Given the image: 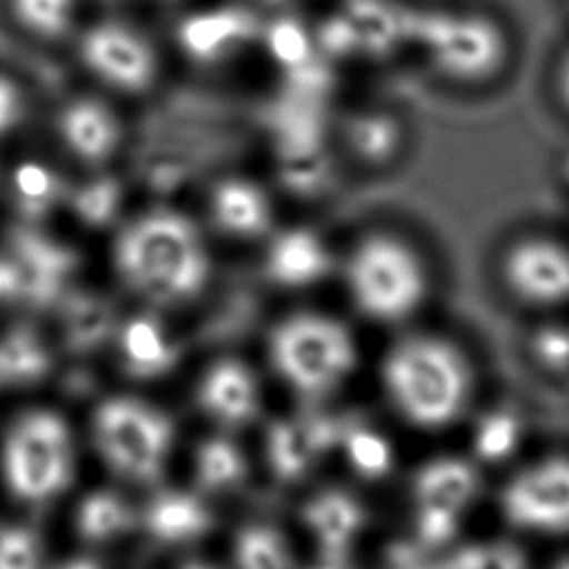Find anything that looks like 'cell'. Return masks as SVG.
Instances as JSON below:
<instances>
[{"instance_id":"obj_10","label":"cell","mask_w":569,"mask_h":569,"mask_svg":"<svg viewBox=\"0 0 569 569\" xmlns=\"http://www.w3.org/2000/svg\"><path fill=\"white\" fill-rule=\"evenodd\" d=\"M502 278L509 291L533 307L569 302V247L542 236L513 242L502 256Z\"/></svg>"},{"instance_id":"obj_8","label":"cell","mask_w":569,"mask_h":569,"mask_svg":"<svg viewBox=\"0 0 569 569\" xmlns=\"http://www.w3.org/2000/svg\"><path fill=\"white\" fill-rule=\"evenodd\" d=\"M427 51L447 76L473 82L500 69L507 44L487 18L438 16L427 24Z\"/></svg>"},{"instance_id":"obj_11","label":"cell","mask_w":569,"mask_h":569,"mask_svg":"<svg viewBox=\"0 0 569 569\" xmlns=\"http://www.w3.org/2000/svg\"><path fill=\"white\" fill-rule=\"evenodd\" d=\"M56 133L62 149L87 167L107 164L122 144L120 116L100 98H69L56 116Z\"/></svg>"},{"instance_id":"obj_9","label":"cell","mask_w":569,"mask_h":569,"mask_svg":"<svg viewBox=\"0 0 569 569\" xmlns=\"http://www.w3.org/2000/svg\"><path fill=\"white\" fill-rule=\"evenodd\" d=\"M502 516L513 527L538 533L569 531V460L547 458L507 482Z\"/></svg>"},{"instance_id":"obj_16","label":"cell","mask_w":569,"mask_h":569,"mask_svg":"<svg viewBox=\"0 0 569 569\" xmlns=\"http://www.w3.org/2000/svg\"><path fill=\"white\" fill-rule=\"evenodd\" d=\"M200 405L218 420L240 425L256 416L258 391L251 371L236 360H220L200 385Z\"/></svg>"},{"instance_id":"obj_5","label":"cell","mask_w":569,"mask_h":569,"mask_svg":"<svg viewBox=\"0 0 569 569\" xmlns=\"http://www.w3.org/2000/svg\"><path fill=\"white\" fill-rule=\"evenodd\" d=\"M2 467L16 498H53L71 478V436L64 420L51 411L24 413L4 440Z\"/></svg>"},{"instance_id":"obj_32","label":"cell","mask_w":569,"mask_h":569,"mask_svg":"<svg viewBox=\"0 0 569 569\" xmlns=\"http://www.w3.org/2000/svg\"><path fill=\"white\" fill-rule=\"evenodd\" d=\"M558 91H560V98H562L565 107L569 109V53L565 56V60L560 64V71H558Z\"/></svg>"},{"instance_id":"obj_27","label":"cell","mask_w":569,"mask_h":569,"mask_svg":"<svg viewBox=\"0 0 569 569\" xmlns=\"http://www.w3.org/2000/svg\"><path fill=\"white\" fill-rule=\"evenodd\" d=\"M518 442V422L507 413L485 418L476 431V453L485 460H502Z\"/></svg>"},{"instance_id":"obj_22","label":"cell","mask_w":569,"mask_h":569,"mask_svg":"<svg viewBox=\"0 0 569 569\" xmlns=\"http://www.w3.org/2000/svg\"><path fill=\"white\" fill-rule=\"evenodd\" d=\"M131 525L129 507L109 491L91 493L78 511V531L87 540H107Z\"/></svg>"},{"instance_id":"obj_3","label":"cell","mask_w":569,"mask_h":569,"mask_svg":"<svg viewBox=\"0 0 569 569\" xmlns=\"http://www.w3.org/2000/svg\"><path fill=\"white\" fill-rule=\"evenodd\" d=\"M345 282L353 305L371 320L409 318L429 291L422 256L396 233H369L347 256Z\"/></svg>"},{"instance_id":"obj_35","label":"cell","mask_w":569,"mask_h":569,"mask_svg":"<svg viewBox=\"0 0 569 569\" xmlns=\"http://www.w3.org/2000/svg\"><path fill=\"white\" fill-rule=\"evenodd\" d=\"M553 569H569V558H565V560H560Z\"/></svg>"},{"instance_id":"obj_15","label":"cell","mask_w":569,"mask_h":569,"mask_svg":"<svg viewBox=\"0 0 569 569\" xmlns=\"http://www.w3.org/2000/svg\"><path fill=\"white\" fill-rule=\"evenodd\" d=\"M336 438L338 429L333 420L327 418H293L273 422L267 436L269 462L276 476L284 480L300 478Z\"/></svg>"},{"instance_id":"obj_31","label":"cell","mask_w":569,"mask_h":569,"mask_svg":"<svg viewBox=\"0 0 569 569\" xmlns=\"http://www.w3.org/2000/svg\"><path fill=\"white\" fill-rule=\"evenodd\" d=\"M538 353L549 365H569V329L547 327L536 340Z\"/></svg>"},{"instance_id":"obj_23","label":"cell","mask_w":569,"mask_h":569,"mask_svg":"<svg viewBox=\"0 0 569 569\" xmlns=\"http://www.w3.org/2000/svg\"><path fill=\"white\" fill-rule=\"evenodd\" d=\"M198 485L216 491L236 485L244 473V462L233 442L224 438H211L200 445L196 456Z\"/></svg>"},{"instance_id":"obj_34","label":"cell","mask_w":569,"mask_h":569,"mask_svg":"<svg viewBox=\"0 0 569 569\" xmlns=\"http://www.w3.org/2000/svg\"><path fill=\"white\" fill-rule=\"evenodd\" d=\"M184 569H213V567H207V565H200V562H189Z\"/></svg>"},{"instance_id":"obj_6","label":"cell","mask_w":569,"mask_h":569,"mask_svg":"<svg viewBox=\"0 0 569 569\" xmlns=\"http://www.w3.org/2000/svg\"><path fill=\"white\" fill-rule=\"evenodd\" d=\"M96 440L113 471L131 480L151 482L162 473L171 447V420L133 398H111L93 418Z\"/></svg>"},{"instance_id":"obj_24","label":"cell","mask_w":569,"mask_h":569,"mask_svg":"<svg viewBox=\"0 0 569 569\" xmlns=\"http://www.w3.org/2000/svg\"><path fill=\"white\" fill-rule=\"evenodd\" d=\"M342 445H345L351 467L358 473H362L367 478H378L391 469L393 453H391L389 442L380 433H376L371 429L353 427L351 431H347L342 436Z\"/></svg>"},{"instance_id":"obj_13","label":"cell","mask_w":569,"mask_h":569,"mask_svg":"<svg viewBox=\"0 0 569 569\" xmlns=\"http://www.w3.org/2000/svg\"><path fill=\"white\" fill-rule=\"evenodd\" d=\"M209 216L220 231L240 240H256L273 229L269 193L258 182L240 176L222 178L211 189Z\"/></svg>"},{"instance_id":"obj_26","label":"cell","mask_w":569,"mask_h":569,"mask_svg":"<svg viewBox=\"0 0 569 569\" xmlns=\"http://www.w3.org/2000/svg\"><path fill=\"white\" fill-rule=\"evenodd\" d=\"M398 142V127L387 116H362L360 120H356L351 129V144L362 158L371 162L387 160L389 156H393Z\"/></svg>"},{"instance_id":"obj_25","label":"cell","mask_w":569,"mask_h":569,"mask_svg":"<svg viewBox=\"0 0 569 569\" xmlns=\"http://www.w3.org/2000/svg\"><path fill=\"white\" fill-rule=\"evenodd\" d=\"M236 558L240 569H289L280 536L267 527H249L238 536Z\"/></svg>"},{"instance_id":"obj_14","label":"cell","mask_w":569,"mask_h":569,"mask_svg":"<svg viewBox=\"0 0 569 569\" xmlns=\"http://www.w3.org/2000/svg\"><path fill=\"white\" fill-rule=\"evenodd\" d=\"M264 267L273 282L300 289L320 282L329 273L331 251L311 229H284L269 240Z\"/></svg>"},{"instance_id":"obj_20","label":"cell","mask_w":569,"mask_h":569,"mask_svg":"<svg viewBox=\"0 0 569 569\" xmlns=\"http://www.w3.org/2000/svg\"><path fill=\"white\" fill-rule=\"evenodd\" d=\"M49 371V356L29 331H13L0 340V385H27Z\"/></svg>"},{"instance_id":"obj_12","label":"cell","mask_w":569,"mask_h":569,"mask_svg":"<svg viewBox=\"0 0 569 569\" xmlns=\"http://www.w3.org/2000/svg\"><path fill=\"white\" fill-rule=\"evenodd\" d=\"M476 493V471L458 458H438L425 465L413 482L420 529L429 540H442L456 516Z\"/></svg>"},{"instance_id":"obj_19","label":"cell","mask_w":569,"mask_h":569,"mask_svg":"<svg viewBox=\"0 0 569 569\" xmlns=\"http://www.w3.org/2000/svg\"><path fill=\"white\" fill-rule=\"evenodd\" d=\"M9 13L31 38L58 42L76 27L78 0H9Z\"/></svg>"},{"instance_id":"obj_18","label":"cell","mask_w":569,"mask_h":569,"mask_svg":"<svg viewBox=\"0 0 569 569\" xmlns=\"http://www.w3.org/2000/svg\"><path fill=\"white\" fill-rule=\"evenodd\" d=\"M144 525L158 540L180 542L204 533L211 527V516L193 496L171 491L149 505Z\"/></svg>"},{"instance_id":"obj_29","label":"cell","mask_w":569,"mask_h":569,"mask_svg":"<svg viewBox=\"0 0 569 569\" xmlns=\"http://www.w3.org/2000/svg\"><path fill=\"white\" fill-rule=\"evenodd\" d=\"M109 329V320L102 311L98 309H80L71 318L69 327V345L73 349H89L96 342L104 338Z\"/></svg>"},{"instance_id":"obj_21","label":"cell","mask_w":569,"mask_h":569,"mask_svg":"<svg viewBox=\"0 0 569 569\" xmlns=\"http://www.w3.org/2000/svg\"><path fill=\"white\" fill-rule=\"evenodd\" d=\"M127 365L138 376H156L173 365V351L151 320H133L122 333Z\"/></svg>"},{"instance_id":"obj_4","label":"cell","mask_w":569,"mask_h":569,"mask_svg":"<svg viewBox=\"0 0 569 569\" xmlns=\"http://www.w3.org/2000/svg\"><path fill=\"white\" fill-rule=\"evenodd\" d=\"M269 353L276 371L307 396L340 385L358 358L351 331L340 320L318 311H300L276 325Z\"/></svg>"},{"instance_id":"obj_28","label":"cell","mask_w":569,"mask_h":569,"mask_svg":"<svg viewBox=\"0 0 569 569\" xmlns=\"http://www.w3.org/2000/svg\"><path fill=\"white\" fill-rule=\"evenodd\" d=\"M40 549L36 536L24 527L0 529V569H38Z\"/></svg>"},{"instance_id":"obj_7","label":"cell","mask_w":569,"mask_h":569,"mask_svg":"<svg viewBox=\"0 0 569 569\" xmlns=\"http://www.w3.org/2000/svg\"><path fill=\"white\" fill-rule=\"evenodd\" d=\"M78 58L100 84L127 96L149 91L160 71L153 44L120 20L89 24L78 38Z\"/></svg>"},{"instance_id":"obj_2","label":"cell","mask_w":569,"mask_h":569,"mask_svg":"<svg viewBox=\"0 0 569 569\" xmlns=\"http://www.w3.org/2000/svg\"><path fill=\"white\" fill-rule=\"evenodd\" d=\"M380 373L396 411L422 429L453 422L469 402V362L458 347L438 336L400 338L387 351Z\"/></svg>"},{"instance_id":"obj_30","label":"cell","mask_w":569,"mask_h":569,"mask_svg":"<svg viewBox=\"0 0 569 569\" xmlns=\"http://www.w3.org/2000/svg\"><path fill=\"white\" fill-rule=\"evenodd\" d=\"M27 98L22 87L0 71V138L9 136L24 118Z\"/></svg>"},{"instance_id":"obj_1","label":"cell","mask_w":569,"mask_h":569,"mask_svg":"<svg viewBox=\"0 0 569 569\" xmlns=\"http://www.w3.org/2000/svg\"><path fill=\"white\" fill-rule=\"evenodd\" d=\"M111 262L120 282L160 307L200 296L211 278V251L187 213L153 207L131 218L116 236Z\"/></svg>"},{"instance_id":"obj_33","label":"cell","mask_w":569,"mask_h":569,"mask_svg":"<svg viewBox=\"0 0 569 569\" xmlns=\"http://www.w3.org/2000/svg\"><path fill=\"white\" fill-rule=\"evenodd\" d=\"M62 569H98V565L91 562V560H73L67 567H62Z\"/></svg>"},{"instance_id":"obj_17","label":"cell","mask_w":569,"mask_h":569,"mask_svg":"<svg viewBox=\"0 0 569 569\" xmlns=\"http://www.w3.org/2000/svg\"><path fill=\"white\" fill-rule=\"evenodd\" d=\"M305 522L327 553H340L362 525V507L342 491H325L302 509Z\"/></svg>"}]
</instances>
